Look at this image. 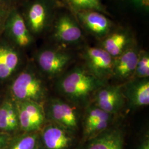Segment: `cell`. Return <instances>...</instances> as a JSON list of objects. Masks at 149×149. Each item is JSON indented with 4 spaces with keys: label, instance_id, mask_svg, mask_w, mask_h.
<instances>
[{
    "label": "cell",
    "instance_id": "cell-1",
    "mask_svg": "<svg viewBox=\"0 0 149 149\" xmlns=\"http://www.w3.org/2000/svg\"><path fill=\"white\" fill-rule=\"evenodd\" d=\"M104 85V81L98 79L88 70L76 68L61 77L57 86L70 100L82 103Z\"/></svg>",
    "mask_w": 149,
    "mask_h": 149
},
{
    "label": "cell",
    "instance_id": "cell-2",
    "mask_svg": "<svg viewBox=\"0 0 149 149\" xmlns=\"http://www.w3.org/2000/svg\"><path fill=\"white\" fill-rule=\"evenodd\" d=\"M11 92L16 102L29 101L40 103L47 95L42 80L31 69L19 73L11 85Z\"/></svg>",
    "mask_w": 149,
    "mask_h": 149
},
{
    "label": "cell",
    "instance_id": "cell-3",
    "mask_svg": "<svg viewBox=\"0 0 149 149\" xmlns=\"http://www.w3.org/2000/svg\"><path fill=\"white\" fill-rule=\"evenodd\" d=\"M1 37L19 50L31 45L34 37L19 9L9 11Z\"/></svg>",
    "mask_w": 149,
    "mask_h": 149
},
{
    "label": "cell",
    "instance_id": "cell-4",
    "mask_svg": "<svg viewBox=\"0 0 149 149\" xmlns=\"http://www.w3.org/2000/svg\"><path fill=\"white\" fill-rule=\"evenodd\" d=\"M22 12L28 28L32 36L39 35L45 31L49 23L50 12L47 0H34L24 4Z\"/></svg>",
    "mask_w": 149,
    "mask_h": 149
},
{
    "label": "cell",
    "instance_id": "cell-5",
    "mask_svg": "<svg viewBox=\"0 0 149 149\" xmlns=\"http://www.w3.org/2000/svg\"><path fill=\"white\" fill-rule=\"evenodd\" d=\"M19 128L26 133L36 132L43 126L45 111L40 103L33 101L16 102Z\"/></svg>",
    "mask_w": 149,
    "mask_h": 149
},
{
    "label": "cell",
    "instance_id": "cell-6",
    "mask_svg": "<svg viewBox=\"0 0 149 149\" xmlns=\"http://www.w3.org/2000/svg\"><path fill=\"white\" fill-rule=\"evenodd\" d=\"M84 59L88 71L98 79L104 81L113 75V57L103 49L87 48Z\"/></svg>",
    "mask_w": 149,
    "mask_h": 149
},
{
    "label": "cell",
    "instance_id": "cell-7",
    "mask_svg": "<svg viewBox=\"0 0 149 149\" xmlns=\"http://www.w3.org/2000/svg\"><path fill=\"white\" fill-rule=\"evenodd\" d=\"M71 56L68 53L53 49H44L36 56L38 66L43 74L50 77L60 74L69 64Z\"/></svg>",
    "mask_w": 149,
    "mask_h": 149
},
{
    "label": "cell",
    "instance_id": "cell-8",
    "mask_svg": "<svg viewBox=\"0 0 149 149\" xmlns=\"http://www.w3.org/2000/svg\"><path fill=\"white\" fill-rule=\"evenodd\" d=\"M45 113L53 123L71 131L78 128L79 119L75 109L61 100L52 99L48 102Z\"/></svg>",
    "mask_w": 149,
    "mask_h": 149
},
{
    "label": "cell",
    "instance_id": "cell-9",
    "mask_svg": "<svg viewBox=\"0 0 149 149\" xmlns=\"http://www.w3.org/2000/svg\"><path fill=\"white\" fill-rule=\"evenodd\" d=\"M95 93V105L111 115L117 113L124 104L125 96L121 86H103Z\"/></svg>",
    "mask_w": 149,
    "mask_h": 149
},
{
    "label": "cell",
    "instance_id": "cell-10",
    "mask_svg": "<svg viewBox=\"0 0 149 149\" xmlns=\"http://www.w3.org/2000/svg\"><path fill=\"white\" fill-rule=\"evenodd\" d=\"M40 139L44 149H69L73 142L72 131L54 123L43 128Z\"/></svg>",
    "mask_w": 149,
    "mask_h": 149
},
{
    "label": "cell",
    "instance_id": "cell-11",
    "mask_svg": "<svg viewBox=\"0 0 149 149\" xmlns=\"http://www.w3.org/2000/svg\"><path fill=\"white\" fill-rule=\"evenodd\" d=\"M22 63L20 50L0 38V81L10 78Z\"/></svg>",
    "mask_w": 149,
    "mask_h": 149
},
{
    "label": "cell",
    "instance_id": "cell-12",
    "mask_svg": "<svg viewBox=\"0 0 149 149\" xmlns=\"http://www.w3.org/2000/svg\"><path fill=\"white\" fill-rule=\"evenodd\" d=\"M112 116L95 104L90 107L86 112L84 121L85 138L92 139L107 130L112 120Z\"/></svg>",
    "mask_w": 149,
    "mask_h": 149
},
{
    "label": "cell",
    "instance_id": "cell-13",
    "mask_svg": "<svg viewBox=\"0 0 149 149\" xmlns=\"http://www.w3.org/2000/svg\"><path fill=\"white\" fill-rule=\"evenodd\" d=\"M53 36L56 40L62 43H75L81 39L82 31L69 16H61L55 24Z\"/></svg>",
    "mask_w": 149,
    "mask_h": 149
},
{
    "label": "cell",
    "instance_id": "cell-14",
    "mask_svg": "<svg viewBox=\"0 0 149 149\" xmlns=\"http://www.w3.org/2000/svg\"><path fill=\"white\" fill-rule=\"evenodd\" d=\"M138 54L134 49L124 51L114 59L113 75L118 80H124L133 75L138 60Z\"/></svg>",
    "mask_w": 149,
    "mask_h": 149
},
{
    "label": "cell",
    "instance_id": "cell-15",
    "mask_svg": "<svg viewBox=\"0 0 149 149\" xmlns=\"http://www.w3.org/2000/svg\"><path fill=\"white\" fill-rule=\"evenodd\" d=\"M130 106L133 107L147 106L149 104V81L140 79L129 83L124 94Z\"/></svg>",
    "mask_w": 149,
    "mask_h": 149
},
{
    "label": "cell",
    "instance_id": "cell-16",
    "mask_svg": "<svg viewBox=\"0 0 149 149\" xmlns=\"http://www.w3.org/2000/svg\"><path fill=\"white\" fill-rule=\"evenodd\" d=\"M85 149H123V135L118 129H107L95 138Z\"/></svg>",
    "mask_w": 149,
    "mask_h": 149
},
{
    "label": "cell",
    "instance_id": "cell-17",
    "mask_svg": "<svg viewBox=\"0 0 149 149\" xmlns=\"http://www.w3.org/2000/svg\"><path fill=\"white\" fill-rule=\"evenodd\" d=\"M79 17L89 31L98 36L107 33L111 28V22L98 11L82 10L79 12Z\"/></svg>",
    "mask_w": 149,
    "mask_h": 149
},
{
    "label": "cell",
    "instance_id": "cell-18",
    "mask_svg": "<svg viewBox=\"0 0 149 149\" xmlns=\"http://www.w3.org/2000/svg\"><path fill=\"white\" fill-rule=\"evenodd\" d=\"M19 128L16 103L5 101L0 106V132L11 133Z\"/></svg>",
    "mask_w": 149,
    "mask_h": 149
},
{
    "label": "cell",
    "instance_id": "cell-19",
    "mask_svg": "<svg viewBox=\"0 0 149 149\" xmlns=\"http://www.w3.org/2000/svg\"><path fill=\"white\" fill-rule=\"evenodd\" d=\"M127 38L122 33H116L107 38L103 43V49L112 57H117L124 51Z\"/></svg>",
    "mask_w": 149,
    "mask_h": 149
},
{
    "label": "cell",
    "instance_id": "cell-20",
    "mask_svg": "<svg viewBox=\"0 0 149 149\" xmlns=\"http://www.w3.org/2000/svg\"><path fill=\"white\" fill-rule=\"evenodd\" d=\"M39 138L36 132L27 133L8 144L5 149H39Z\"/></svg>",
    "mask_w": 149,
    "mask_h": 149
},
{
    "label": "cell",
    "instance_id": "cell-21",
    "mask_svg": "<svg viewBox=\"0 0 149 149\" xmlns=\"http://www.w3.org/2000/svg\"><path fill=\"white\" fill-rule=\"evenodd\" d=\"M134 76L138 79H148L149 76V57L145 52L139 54L138 60Z\"/></svg>",
    "mask_w": 149,
    "mask_h": 149
},
{
    "label": "cell",
    "instance_id": "cell-22",
    "mask_svg": "<svg viewBox=\"0 0 149 149\" xmlns=\"http://www.w3.org/2000/svg\"><path fill=\"white\" fill-rule=\"evenodd\" d=\"M76 8L82 10L103 11V7L100 0H70Z\"/></svg>",
    "mask_w": 149,
    "mask_h": 149
},
{
    "label": "cell",
    "instance_id": "cell-23",
    "mask_svg": "<svg viewBox=\"0 0 149 149\" xmlns=\"http://www.w3.org/2000/svg\"><path fill=\"white\" fill-rule=\"evenodd\" d=\"M27 0H0V6L8 11L19 9Z\"/></svg>",
    "mask_w": 149,
    "mask_h": 149
},
{
    "label": "cell",
    "instance_id": "cell-24",
    "mask_svg": "<svg viewBox=\"0 0 149 149\" xmlns=\"http://www.w3.org/2000/svg\"><path fill=\"white\" fill-rule=\"evenodd\" d=\"M9 11L0 6V38L2 36L3 27Z\"/></svg>",
    "mask_w": 149,
    "mask_h": 149
},
{
    "label": "cell",
    "instance_id": "cell-25",
    "mask_svg": "<svg viewBox=\"0 0 149 149\" xmlns=\"http://www.w3.org/2000/svg\"><path fill=\"white\" fill-rule=\"evenodd\" d=\"M8 136L4 133L0 132V149L5 148L8 144Z\"/></svg>",
    "mask_w": 149,
    "mask_h": 149
},
{
    "label": "cell",
    "instance_id": "cell-26",
    "mask_svg": "<svg viewBox=\"0 0 149 149\" xmlns=\"http://www.w3.org/2000/svg\"><path fill=\"white\" fill-rule=\"evenodd\" d=\"M134 2L139 6L148 8L149 6V0H133Z\"/></svg>",
    "mask_w": 149,
    "mask_h": 149
},
{
    "label": "cell",
    "instance_id": "cell-27",
    "mask_svg": "<svg viewBox=\"0 0 149 149\" xmlns=\"http://www.w3.org/2000/svg\"><path fill=\"white\" fill-rule=\"evenodd\" d=\"M139 149H149V141L148 139L145 140L140 145Z\"/></svg>",
    "mask_w": 149,
    "mask_h": 149
}]
</instances>
